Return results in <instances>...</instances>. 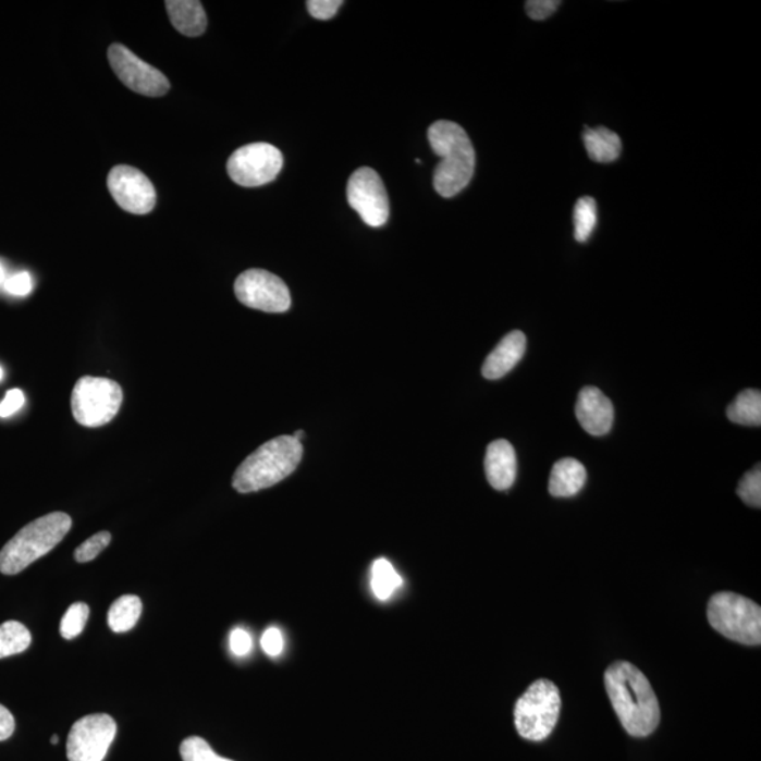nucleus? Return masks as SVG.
I'll return each instance as SVG.
<instances>
[{
	"label": "nucleus",
	"mask_w": 761,
	"mask_h": 761,
	"mask_svg": "<svg viewBox=\"0 0 761 761\" xmlns=\"http://www.w3.org/2000/svg\"><path fill=\"white\" fill-rule=\"evenodd\" d=\"M605 688L622 726L634 737L652 735L660 724V705L649 679L628 662L605 673Z\"/></svg>",
	"instance_id": "1"
},
{
	"label": "nucleus",
	"mask_w": 761,
	"mask_h": 761,
	"mask_svg": "<svg viewBox=\"0 0 761 761\" xmlns=\"http://www.w3.org/2000/svg\"><path fill=\"white\" fill-rule=\"evenodd\" d=\"M428 138L434 155L440 157L433 175L435 193L453 198L470 184L476 170L470 137L459 124L439 121L429 127Z\"/></svg>",
	"instance_id": "2"
},
{
	"label": "nucleus",
	"mask_w": 761,
	"mask_h": 761,
	"mask_svg": "<svg viewBox=\"0 0 761 761\" xmlns=\"http://www.w3.org/2000/svg\"><path fill=\"white\" fill-rule=\"evenodd\" d=\"M303 456V443L292 435H279L244 459L234 472L232 486L241 494L274 487L296 470Z\"/></svg>",
	"instance_id": "3"
},
{
	"label": "nucleus",
	"mask_w": 761,
	"mask_h": 761,
	"mask_svg": "<svg viewBox=\"0 0 761 761\" xmlns=\"http://www.w3.org/2000/svg\"><path fill=\"white\" fill-rule=\"evenodd\" d=\"M73 519L64 512H52L28 524L0 550V573L16 576L36 560L49 554L69 535Z\"/></svg>",
	"instance_id": "4"
},
{
	"label": "nucleus",
	"mask_w": 761,
	"mask_h": 761,
	"mask_svg": "<svg viewBox=\"0 0 761 761\" xmlns=\"http://www.w3.org/2000/svg\"><path fill=\"white\" fill-rule=\"evenodd\" d=\"M708 622L726 639L748 646L761 643V607L734 592H717L708 604Z\"/></svg>",
	"instance_id": "5"
},
{
	"label": "nucleus",
	"mask_w": 761,
	"mask_h": 761,
	"mask_svg": "<svg viewBox=\"0 0 761 761\" xmlns=\"http://www.w3.org/2000/svg\"><path fill=\"white\" fill-rule=\"evenodd\" d=\"M562 697L556 684L549 679L533 683L515 705V726L526 740L548 739L557 725Z\"/></svg>",
	"instance_id": "6"
},
{
	"label": "nucleus",
	"mask_w": 761,
	"mask_h": 761,
	"mask_svg": "<svg viewBox=\"0 0 761 761\" xmlns=\"http://www.w3.org/2000/svg\"><path fill=\"white\" fill-rule=\"evenodd\" d=\"M123 402V390L109 378L86 376L76 382L71 409L76 422L85 428H100L112 422Z\"/></svg>",
	"instance_id": "7"
},
{
	"label": "nucleus",
	"mask_w": 761,
	"mask_h": 761,
	"mask_svg": "<svg viewBox=\"0 0 761 761\" xmlns=\"http://www.w3.org/2000/svg\"><path fill=\"white\" fill-rule=\"evenodd\" d=\"M284 157L279 148L268 143H253L230 156L228 172L230 179L237 185L254 188L270 184L279 176Z\"/></svg>",
	"instance_id": "8"
},
{
	"label": "nucleus",
	"mask_w": 761,
	"mask_h": 761,
	"mask_svg": "<svg viewBox=\"0 0 761 761\" xmlns=\"http://www.w3.org/2000/svg\"><path fill=\"white\" fill-rule=\"evenodd\" d=\"M234 294L247 308L267 314H284L291 308V294L285 282L266 270L244 271L234 282Z\"/></svg>",
	"instance_id": "9"
},
{
	"label": "nucleus",
	"mask_w": 761,
	"mask_h": 761,
	"mask_svg": "<svg viewBox=\"0 0 761 761\" xmlns=\"http://www.w3.org/2000/svg\"><path fill=\"white\" fill-rule=\"evenodd\" d=\"M116 732V722L108 713H95L76 721L66 740L69 760L103 761Z\"/></svg>",
	"instance_id": "10"
},
{
	"label": "nucleus",
	"mask_w": 761,
	"mask_h": 761,
	"mask_svg": "<svg viewBox=\"0 0 761 761\" xmlns=\"http://www.w3.org/2000/svg\"><path fill=\"white\" fill-rule=\"evenodd\" d=\"M347 200L368 226H384L390 219V199L384 182L368 167L353 172L347 184Z\"/></svg>",
	"instance_id": "11"
},
{
	"label": "nucleus",
	"mask_w": 761,
	"mask_h": 761,
	"mask_svg": "<svg viewBox=\"0 0 761 761\" xmlns=\"http://www.w3.org/2000/svg\"><path fill=\"white\" fill-rule=\"evenodd\" d=\"M108 59L114 74L128 89L145 97H164L170 90V81L161 71L138 59L127 47L114 42L109 47Z\"/></svg>",
	"instance_id": "12"
},
{
	"label": "nucleus",
	"mask_w": 761,
	"mask_h": 761,
	"mask_svg": "<svg viewBox=\"0 0 761 761\" xmlns=\"http://www.w3.org/2000/svg\"><path fill=\"white\" fill-rule=\"evenodd\" d=\"M108 188L116 204L128 213L147 214L155 209V185L134 167H114L108 176Z\"/></svg>",
	"instance_id": "13"
},
{
	"label": "nucleus",
	"mask_w": 761,
	"mask_h": 761,
	"mask_svg": "<svg viewBox=\"0 0 761 761\" xmlns=\"http://www.w3.org/2000/svg\"><path fill=\"white\" fill-rule=\"evenodd\" d=\"M576 416L586 432L605 435L614 425V405L598 388L586 386L578 395Z\"/></svg>",
	"instance_id": "14"
},
{
	"label": "nucleus",
	"mask_w": 761,
	"mask_h": 761,
	"mask_svg": "<svg viewBox=\"0 0 761 761\" xmlns=\"http://www.w3.org/2000/svg\"><path fill=\"white\" fill-rule=\"evenodd\" d=\"M486 474L496 491L510 490L516 480L518 462L514 446L507 440H495L487 449Z\"/></svg>",
	"instance_id": "15"
},
{
	"label": "nucleus",
	"mask_w": 761,
	"mask_h": 761,
	"mask_svg": "<svg viewBox=\"0 0 761 761\" xmlns=\"http://www.w3.org/2000/svg\"><path fill=\"white\" fill-rule=\"evenodd\" d=\"M526 352V336L519 330L506 334L494 352L487 357L482 366V376L487 380H500V378L514 370L516 364L521 360Z\"/></svg>",
	"instance_id": "16"
},
{
	"label": "nucleus",
	"mask_w": 761,
	"mask_h": 761,
	"mask_svg": "<svg viewBox=\"0 0 761 761\" xmlns=\"http://www.w3.org/2000/svg\"><path fill=\"white\" fill-rule=\"evenodd\" d=\"M587 470L576 458H562L550 472L549 492L556 498L577 495L586 486Z\"/></svg>",
	"instance_id": "17"
},
{
	"label": "nucleus",
	"mask_w": 761,
	"mask_h": 761,
	"mask_svg": "<svg viewBox=\"0 0 761 761\" xmlns=\"http://www.w3.org/2000/svg\"><path fill=\"white\" fill-rule=\"evenodd\" d=\"M167 12H169L172 26L188 37L204 35L208 26V17L202 3L196 0H167Z\"/></svg>",
	"instance_id": "18"
},
{
	"label": "nucleus",
	"mask_w": 761,
	"mask_h": 761,
	"mask_svg": "<svg viewBox=\"0 0 761 761\" xmlns=\"http://www.w3.org/2000/svg\"><path fill=\"white\" fill-rule=\"evenodd\" d=\"M584 146L592 161L614 162L621 157L622 140L616 133L606 127H586L582 134Z\"/></svg>",
	"instance_id": "19"
},
{
	"label": "nucleus",
	"mask_w": 761,
	"mask_h": 761,
	"mask_svg": "<svg viewBox=\"0 0 761 761\" xmlns=\"http://www.w3.org/2000/svg\"><path fill=\"white\" fill-rule=\"evenodd\" d=\"M143 604L137 596H123L114 601L108 614L109 628L114 634L132 630L140 619Z\"/></svg>",
	"instance_id": "20"
},
{
	"label": "nucleus",
	"mask_w": 761,
	"mask_h": 761,
	"mask_svg": "<svg viewBox=\"0 0 761 761\" xmlns=\"http://www.w3.org/2000/svg\"><path fill=\"white\" fill-rule=\"evenodd\" d=\"M731 422L745 426L761 425V394L759 390L741 391L726 410Z\"/></svg>",
	"instance_id": "21"
},
{
	"label": "nucleus",
	"mask_w": 761,
	"mask_h": 761,
	"mask_svg": "<svg viewBox=\"0 0 761 761\" xmlns=\"http://www.w3.org/2000/svg\"><path fill=\"white\" fill-rule=\"evenodd\" d=\"M32 645L30 630L17 621H8L0 625V659L21 654Z\"/></svg>",
	"instance_id": "22"
},
{
	"label": "nucleus",
	"mask_w": 761,
	"mask_h": 761,
	"mask_svg": "<svg viewBox=\"0 0 761 761\" xmlns=\"http://www.w3.org/2000/svg\"><path fill=\"white\" fill-rule=\"evenodd\" d=\"M402 586V578L386 559H378L371 568V588L378 600L386 601L388 598Z\"/></svg>",
	"instance_id": "23"
},
{
	"label": "nucleus",
	"mask_w": 761,
	"mask_h": 761,
	"mask_svg": "<svg viewBox=\"0 0 761 761\" xmlns=\"http://www.w3.org/2000/svg\"><path fill=\"white\" fill-rule=\"evenodd\" d=\"M574 237L578 243H586L597 228V202L591 196H582L574 206Z\"/></svg>",
	"instance_id": "24"
},
{
	"label": "nucleus",
	"mask_w": 761,
	"mask_h": 761,
	"mask_svg": "<svg viewBox=\"0 0 761 761\" xmlns=\"http://www.w3.org/2000/svg\"><path fill=\"white\" fill-rule=\"evenodd\" d=\"M88 617L89 606L84 604V602H76V604L71 605L61 619L60 634L62 638L73 640L76 636L83 634Z\"/></svg>",
	"instance_id": "25"
},
{
	"label": "nucleus",
	"mask_w": 761,
	"mask_h": 761,
	"mask_svg": "<svg viewBox=\"0 0 761 761\" xmlns=\"http://www.w3.org/2000/svg\"><path fill=\"white\" fill-rule=\"evenodd\" d=\"M180 753L184 761H233L214 753L208 741L198 736L182 741Z\"/></svg>",
	"instance_id": "26"
},
{
	"label": "nucleus",
	"mask_w": 761,
	"mask_h": 761,
	"mask_svg": "<svg viewBox=\"0 0 761 761\" xmlns=\"http://www.w3.org/2000/svg\"><path fill=\"white\" fill-rule=\"evenodd\" d=\"M737 495L749 506H761V470L760 464L750 470L739 482Z\"/></svg>",
	"instance_id": "27"
},
{
	"label": "nucleus",
	"mask_w": 761,
	"mask_h": 761,
	"mask_svg": "<svg viewBox=\"0 0 761 761\" xmlns=\"http://www.w3.org/2000/svg\"><path fill=\"white\" fill-rule=\"evenodd\" d=\"M112 542V535L109 532H99L94 535L93 538L85 540V542L78 545L75 550L74 557L78 563H89L97 559L100 553Z\"/></svg>",
	"instance_id": "28"
},
{
	"label": "nucleus",
	"mask_w": 761,
	"mask_h": 761,
	"mask_svg": "<svg viewBox=\"0 0 761 761\" xmlns=\"http://www.w3.org/2000/svg\"><path fill=\"white\" fill-rule=\"evenodd\" d=\"M342 7V0H309V2H306L310 16L318 19V21H330V19L336 16L339 9Z\"/></svg>",
	"instance_id": "29"
},
{
	"label": "nucleus",
	"mask_w": 761,
	"mask_h": 761,
	"mask_svg": "<svg viewBox=\"0 0 761 761\" xmlns=\"http://www.w3.org/2000/svg\"><path fill=\"white\" fill-rule=\"evenodd\" d=\"M560 4L559 0H529L526 2V13L533 21H544L557 11Z\"/></svg>",
	"instance_id": "30"
},
{
	"label": "nucleus",
	"mask_w": 761,
	"mask_h": 761,
	"mask_svg": "<svg viewBox=\"0 0 761 761\" xmlns=\"http://www.w3.org/2000/svg\"><path fill=\"white\" fill-rule=\"evenodd\" d=\"M253 639L247 630L242 628L234 629L230 634V650H232L234 655L237 658H244L251 652Z\"/></svg>",
	"instance_id": "31"
},
{
	"label": "nucleus",
	"mask_w": 761,
	"mask_h": 761,
	"mask_svg": "<svg viewBox=\"0 0 761 761\" xmlns=\"http://www.w3.org/2000/svg\"><path fill=\"white\" fill-rule=\"evenodd\" d=\"M3 285L9 294L16 296H26L33 290V281L28 272H19V274L12 275L11 279L4 281Z\"/></svg>",
	"instance_id": "32"
},
{
	"label": "nucleus",
	"mask_w": 761,
	"mask_h": 761,
	"mask_svg": "<svg viewBox=\"0 0 761 761\" xmlns=\"http://www.w3.org/2000/svg\"><path fill=\"white\" fill-rule=\"evenodd\" d=\"M261 648L271 658H277L282 653L284 649V638L280 629L270 628L265 631L261 638Z\"/></svg>",
	"instance_id": "33"
},
{
	"label": "nucleus",
	"mask_w": 761,
	"mask_h": 761,
	"mask_svg": "<svg viewBox=\"0 0 761 761\" xmlns=\"http://www.w3.org/2000/svg\"><path fill=\"white\" fill-rule=\"evenodd\" d=\"M25 394L21 390H11L0 402V418H9L25 405Z\"/></svg>",
	"instance_id": "34"
},
{
	"label": "nucleus",
	"mask_w": 761,
	"mask_h": 761,
	"mask_svg": "<svg viewBox=\"0 0 761 761\" xmlns=\"http://www.w3.org/2000/svg\"><path fill=\"white\" fill-rule=\"evenodd\" d=\"M16 722L12 712L7 707L0 705V741L9 739L13 735Z\"/></svg>",
	"instance_id": "35"
},
{
	"label": "nucleus",
	"mask_w": 761,
	"mask_h": 761,
	"mask_svg": "<svg viewBox=\"0 0 761 761\" xmlns=\"http://www.w3.org/2000/svg\"><path fill=\"white\" fill-rule=\"evenodd\" d=\"M292 438L296 440V442L303 443V440L305 438V432L304 430H298V432H295L292 434Z\"/></svg>",
	"instance_id": "36"
},
{
	"label": "nucleus",
	"mask_w": 761,
	"mask_h": 761,
	"mask_svg": "<svg viewBox=\"0 0 761 761\" xmlns=\"http://www.w3.org/2000/svg\"><path fill=\"white\" fill-rule=\"evenodd\" d=\"M4 281H7V272H4L3 266L0 265V284H4Z\"/></svg>",
	"instance_id": "37"
},
{
	"label": "nucleus",
	"mask_w": 761,
	"mask_h": 761,
	"mask_svg": "<svg viewBox=\"0 0 761 761\" xmlns=\"http://www.w3.org/2000/svg\"><path fill=\"white\" fill-rule=\"evenodd\" d=\"M51 744L52 745L59 744V736H57V735L52 736Z\"/></svg>",
	"instance_id": "38"
},
{
	"label": "nucleus",
	"mask_w": 761,
	"mask_h": 761,
	"mask_svg": "<svg viewBox=\"0 0 761 761\" xmlns=\"http://www.w3.org/2000/svg\"><path fill=\"white\" fill-rule=\"evenodd\" d=\"M2 378H3V370H2V367H0V381H2Z\"/></svg>",
	"instance_id": "39"
}]
</instances>
